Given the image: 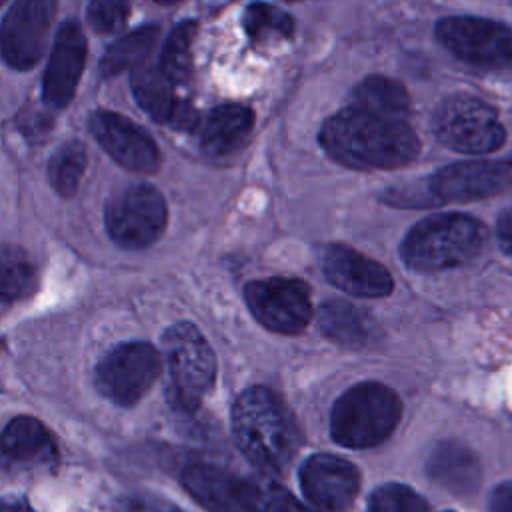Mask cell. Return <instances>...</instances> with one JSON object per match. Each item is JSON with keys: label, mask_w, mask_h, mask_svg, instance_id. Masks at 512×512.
<instances>
[{"label": "cell", "mask_w": 512, "mask_h": 512, "mask_svg": "<svg viewBox=\"0 0 512 512\" xmlns=\"http://www.w3.org/2000/svg\"><path fill=\"white\" fill-rule=\"evenodd\" d=\"M322 148L356 170H394L410 164L420 142L404 120L382 118L348 106L330 116L320 130Z\"/></svg>", "instance_id": "obj_1"}, {"label": "cell", "mask_w": 512, "mask_h": 512, "mask_svg": "<svg viewBox=\"0 0 512 512\" xmlns=\"http://www.w3.org/2000/svg\"><path fill=\"white\" fill-rule=\"evenodd\" d=\"M232 434L242 454L264 472H282L300 448L286 404L264 386L246 388L232 406Z\"/></svg>", "instance_id": "obj_2"}, {"label": "cell", "mask_w": 512, "mask_h": 512, "mask_svg": "<svg viewBox=\"0 0 512 512\" xmlns=\"http://www.w3.org/2000/svg\"><path fill=\"white\" fill-rule=\"evenodd\" d=\"M486 228L468 214H436L414 224L402 244V262L418 272H438L472 262L486 246Z\"/></svg>", "instance_id": "obj_3"}, {"label": "cell", "mask_w": 512, "mask_h": 512, "mask_svg": "<svg viewBox=\"0 0 512 512\" xmlns=\"http://www.w3.org/2000/svg\"><path fill=\"white\" fill-rule=\"evenodd\" d=\"M402 418V400L386 384L366 380L344 390L330 412V436L336 444L366 450L384 444Z\"/></svg>", "instance_id": "obj_4"}, {"label": "cell", "mask_w": 512, "mask_h": 512, "mask_svg": "<svg viewBox=\"0 0 512 512\" xmlns=\"http://www.w3.org/2000/svg\"><path fill=\"white\" fill-rule=\"evenodd\" d=\"M164 358L168 364V398L180 410H196L214 386L216 356L190 322L170 326L162 336Z\"/></svg>", "instance_id": "obj_5"}, {"label": "cell", "mask_w": 512, "mask_h": 512, "mask_svg": "<svg viewBox=\"0 0 512 512\" xmlns=\"http://www.w3.org/2000/svg\"><path fill=\"white\" fill-rule=\"evenodd\" d=\"M436 138L462 154H488L502 146L504 126L486 102L474 96H450L434 116Z\"/></svg>", "instance_id": "obj_6"}, {"label": "cell", "mask_w": 512, "mask_h": 512, "mask_svg": "<svg viewBox=\"0 0 512 512\" xmlns=\"http://www.w3.org/2000/svg\"><path fill=\"white\" fill-rule=\"evenodd\" d=\"M168 220L164 196L150 184H134L114 194L104 208V222L110 238L130 250L154 244Z\"/></svg>", "instance_id": "obj_7"}, {"label": "cell", "mask_w": 512, "mask_h": 512, "mask_svg": "<svg viewBox=\"0 0 512 512\" xmlns=\"http://www.w3.org/2000/svg\"><path fill=\"white\" fill-rule=\"evenodd\" d=\"M162 370L160 352L148 342H124L110 350L96 368V388L118 406L136 404Z\"/></svg>", "instance_id": "obj_8"}, {"label": "cell", "mask_w": 512, "mask_h": 512, "mask_svg": "<svg viewBox=\"0 0 512 512\" xmlns=\"http://www.w3.org/2000/svg\"><path fill=\"white\" fill-rule=\"evenodd\" d=\"M244 300L252 316L278 334H298L312 318L310 288L298 278H264L246 284Z\"/></svg>", "instance_id": "obj_9"}, {"label": "cell", "mask_w": 512, "mask_h": 512, "mask_svg": "<svg viewBox=\"0 0 512 512\" xmlns=\"http://www.w3.org/2000/svg\"><path fill=\"white\" fill-rule=\"evenodd\" d=\"M438 40L460 60L512 68V30L474 16H450L436 26Z\"/></svg>", "instance_id": "obj_10"}, {"label": "cell", "mask_w": 512, "mask_h": 512, "mask_svg": "<svg viewBox=\"0 0 512 512\" xmlns=\"http://www.w3.org/2000/svg\"><path fill=\"white\" fill-rule=\"evenodd\" d=\"M58 0H16L0 26V54L16 70L32 68L44 54Z\"/></svg>", "instance_id": "obj_11"}, {"label": "cell", "mask_w": 512, "mask_h": 512, "mask_svg": "<svg viewBox=\"0 0 512 512\" xmlns=\"http://www.w3.org/2000/svg\"><path fill=\"white\" fill-rule=\"evenodd\" d=\"M424 184L432 204L480 200L512 188V162H458L434 172Z\"/></svg>", "instance_id": "obj_12"}, {"label": "cell", "mask_w": 512, "mask_h": 512, "mask_svg": "<svg viewBox=\"0 0 512 512\" xmlns=\"http://www.w3.org/2000/svg\"><path fill=\"white\" fill-rule=\"evenodd\" d=\"M306 500L324 512H344L360 490L358 468L334 454H312L298 468Z\"/></svg>", "instance_id": "obj_13"}, {"label": "cell", "mask_w": 512, "mask_h": 512, "mask_svg": "<svg viewBox=\"0 0 512 512\" xmlns=\"http://www.w3.org/2000/svg\"><path fill=\"white\" fill-rule=\"evenodd\" d=\"M90 130L106 154L122 168L140 174H148L158 168L160 152L154 140L118 112H94L90 118Z\"/></svg>", "instance_id": "obj_14"}, {"label": "cell", "mask_w": 512, "mask_h": 512, "mask_svg": "<svg viewBox=\"0 0 512 512\" xmlns=\"http://www.w3.org/2000/svg\"><path fill=\"white\" fill-rule=\"evenodd\" d=\"M322 272L332 286L352 296L382 298L394 288L392 274L380 262L350 246H328L322 254Z\"/></svg>", "instance_id": "obj_15"}, {"label": "cell", "mask_w": 512, "mask_h": 512, "mask_svg": "<svg viewBox=\"0 0 512 512\" xmlns=\"http://www.w3.org/2000/svg\"><path fill=\"white\" fill-rule=\"evenodd\" d=\"M86 60V38L78 24L66 22L52 44L42 94L48 106H66L78 86Z\"/></svg>", "instance_id": "obj_16"}, {"label": "cell", "mask_w": 512, "mask_h": 512, "mask_svg": "<svg viewBox=\"0 0 512 512\" xmlns=\"http://www.w3.org/2000/svg\"><path fill=\"white\" fill-rule=\"evenodd\" d=\"M426 476L454 496H470L480 488L482 466L478 456L458 440L438 442L424 464Z\"/></svg>", "instance_id": "obj_17"}, {"label": "cell", "mask_w": 512, "mask_h": 512, "mask_svg": "<svg viewBox=\"0 0 512 512\" xmlns=\"http://www.w3.org/2000/svg\"><path fill=\"white\" fill-rule=\"evenodd\" d=\"M188 494L208 512H244L238 498V478L210 464H192L182 472Z\"/></svg>", "instance_id": "obj_18"}, {"label": "cell", "mask_w": 512, "mask_h": 512, "mask_svg": "<svg viewBox=\"0 0 512 512\" xmlns=\"http://www.w3.org/2000/svg\"><path fill=\"white\" fill-rule=\"evenodd\" d=\"M254 126V114L250 108L240 104L218 106L206 118L200 142L206 154L224 156L244 144Z\"/></svg>", "instance_id": "obj_19"}, {"label": "cell", "mask_w": 512, "mask_h": 512, "mask_svg": "<svg viewBox=\"0 0 512 512\" xmlns=\"http://www.w3.org/2000/svg\"><path fill=\"white\" fill-rule=\"evenodd\" d=\"M0 452L14 462H40L54 454V444L40 420L18 416L2 430Z\"/></svg>", "instance_id": "obj_20"}, {"label": "cell", "mask_w": 512, "mask_h": 512, "mask_svg": "<svg viewBox=\"0 0 512 512\" xmlns=\"http://www.w3.org/2000/svg\"><path fill=\"white\" fill-rule=\"evenodd\" d=\"M322 334L340 348L358 350L368 340V326L362 312L344 300H328L318 308Z\"/></svg>", "instance_id": "obj_21"}, {"label": "cell", "mask_w": 512, "mask_h": 512, "mask_svg": "<svg viewBox=\"0 0 512 512\" xmlns=\"http://www.w3.org/2000/svg\"><path fill=\"white\" fill-rule=\"evenodd\" d=\"M408 104V92L400 82L386 76H368L354 88L350 106L382 118L404 120Z\"/></svg>", "instance_id": "obj_22"}, {"label": "cell", "mask_w": 512, "mask_h": 512, "mask_svg": "<svg viewBox=\"0 0 512 512\" xmlns=\"http://www.w3.org/2000/svg\"><path fill=\"white\" fill-rule=\"evenodd\" d=\"M130 84H132L136 102L150 114V118H154L156 122L168 124L176 110L178 100L174 98L172 82L166 78L160 66L158 68L148 64L136 66L132 70Z\"/></svg>", "instance_id": "obj_23"}, {"label": "cell", "mask_w": 512, "mask_h": 512, "mask_svg": "<svg viewBox=\"0 0 512 512\" xmlns=\"http://www.w3.org/2000/svg\"><path fill=\"white\" fill-rule=\"evenodd\" d=\"M238 498L244 512H312L268 476L238 478Z\"/></svg>", "instance_id": "obj_24"}, {"label": "cell", "mask_w": 512, "mask_h": 512, "mask_svg": "<svg viewBox=\"0 0 512 512\" xmlns=\"http://www.w3.org/2000/svg\"><path fill=\"white\" fill-rule=\"evenodd\" d=\"M158 34H160L158 26H144L116 40L106 50L100 62L102 74L116 76L124 70H134L136 66L144 64L158 42Z\"/></svg>", "instance_id": "obj_25"}, {"label": "cell", "mask_w": 512, "mask_h": 512, "mask_svg": "<svg viewBox=\"0 0 512 512\" xmlns=\"http://www.w3.org/2000/svg\"><path fill=\"white\" fill-rule=\"evenodd\" d=\"M38 274L32 258L14 246L0 248V302H14L36 290Z\"/></svg>", "instance_id": "obj_26"}, {"label": "cell", "mask_w": 512, "mask_h": 512, "mask_svg": "<svg viewBox=\"0 0 512 512\" xmlns=\"http://www.w3.org/2000/svg\"><path fill=\"white\" fill-rule=\"evenodd\" d=\"M244 30L256 44H276L292 36L294 22L276 6L252 4L244 12Z\"/></svg>", "instance_id": "obj_27"}, {"label": "cell", "mask_w": 512, "mask_h": 512, "mask_svg": "<svg viewBox=\"0 0 512 512\" xmlns=\"http://www.w3.org/2000/svg\"><path fill=\"white\" fill-rule=\"evenodd\" d=\"M196 36V22L178 24L164 42L160 54V70L172 84L186 82L192 70V42Z\"/></svg>", "instance_id": "obj_28"}, {"label": "cell", "mask_w": 512, "mask_h": 512, "mask_svg": "<svg viewBox=\"0 0 512 512\" xmlns=\"http://www.w3.org/2000/svg\"><path fill=\"white\" fill-rule=\"evenodd\" d=\"M86 166V152L80 142L62 144L48 162V180L62 196H72L82 180Z\"/></svg>", "instance_id": "obj_29"}, {"label": "cell", "mask_w": 512, "mask_h": 512, "mask_svg": "<svg viewBox=\"0 0 512 512\" xmlns=\"http://www.w3.org/2000/svg\"><path fill=\"white\" fill-rule=\"evenodd\" d=\"M368 512H430V508L414 488L388 482L368 496Z\"/></svg>", "instance_id": "obj_30"}, {"label": "cell", "mask_w": 512, "mask_h": 512, "mask_svg": "<svg viewBox=\"0 0 512 512\" xmlns=\"http://www.w3.org/2000/svg\"><path fill=\"white\" fill-rule=\"evenodd\" d=\"M130 16V0H90L86 18L94 32L112 34L124 28Z\"/></svg>", "instance_id": "obj_31"}, {"label": "cell", "mask_w": 512, "mask_h": 512, "mask_svg": "<svg viewBox=\"0 0 512 512\" xmlns=\"http://www.w3.org/2000/svg\"><path fill=\"white\" fill-rule=\"evenodd\" d=\"M122 512H180V510L164 500L150 498V496H138V498L124 500Z\"/></svg>", "instance_id": "obj_32"}, {"label": "cell", "mask_w": 512, "mask_h": 512, "mask_svg": "<svg viewBox=\"0 0 512 512\" xmlns=\"http://www.w3.org/2000/svg\"><path fill=\"white\" fill-rule=\"evenodd\" d=\"M488 512H512V480L492 488L488 496Z\"/></svg>", "instance_id": "obj_33"}, {"label": "cell", "mask_w": 512, "mask_h": 512, "mask_svg": "<svg viewBox=\"0 0 512 512\" xmlns=\"http://www.w3.org/2000/svg\"><path fill=\"white\" fill-rule=\"evenodd\" d=\"M496 240L504 254L512 258V208L504 210L496 220Z\"/></svg>", "instance_id": "obj_34"}, {"label": "cell", "mask_w": 512, "mask_h": 512, "mask_svg": "<svg viewBox=\"0 0 512 512\" xmlns=\"http://www.w3.org/2000/svg\"><path fill=\"white\" fill-rule=\"evenodd\" d=\"M0 512H34V510L24 496L10 494L0 498Z\"/></svg>", "instance_id": "obj_35"}, {"label": "cell", "mask_w": 512, "mask_h": 512, "mask_svg": "<svg viewBox=\"0 0 512 512\" xmlns=\"http://www.w3.org/2000/svg\"><path fill=\"white\" fill-rule=\"evenodd\" d=\"M156 2H162V4H168V2H174V0H156Z\"/></svg>", "instance_id": "obj_36"}, {"label": "cell", "mask_w": 512, "mask_h": 512, "mask_svg": "<svg viewBox=\"0 0 512 512\" xmlns=\"http://www.w3.org/2000/svg\"><path fill=\"white\" fill-rule=\"evenodd\" d=\"M4 2H6V0H0V6H2V4H4Z\"/></svg>", "instance_id": "obj_37"}, {"label": "cell", "mask_w": 512, "mask_h": 512, "mask_svg": "<svg viewBox=\"0 0 512 512\" xmlns=\"http://www.w3.org/2000/svg\"><path fill=\"white\" fill-rule=\"evenodd\" d=\"M446 512H450V510H446Z\"/></svg>", "instance_id": "obj_38"}]
</instances>
